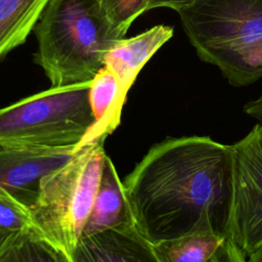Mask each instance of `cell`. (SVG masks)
<instances>
[{
	"label": "cell",
	"instance_id": "1",
	"mask_svg": "<svg viewBox=\"0 0 262 262\" xmlns=\"http://www.w3.org/2000/svg\"><path fill=\"white\" fill-rule=\"evenodd\" d=\"M123 185L135 227L151 245L195 233L229 237L230 144L168 137L148 149Z\"/></svg>",
	"mask_w": 262,
	"mask_h": 262
},
{
	"label": "cell",
	"instance_id": "2",
	"mask_svg": "<svg viewBox=\"0 0 262 262\" xmlns=\"http://www.w3.org/2000/svg\"><path fill=\"white\" fill-rule=\"evenodd\" d=\"M34 32L35 62L51 87L90 82L103 67L106 52L125 37L98 0H50Z\"/></svg>",
	"mask_w": 262,
	"mask_h": 262
},
{
	"label": "cell",
	"instance_id": "3",
	"mask_svg": "<svg viewBox=\"0 0 262 262\" xmlns=\"http://www.w3.org/2000/svg\"><path fill=\"white\" fill-rule=\"evenodd\" d=\"M177 13L199 57L229 84L262 77V0H198Z\"/></svg>",
	"mask_w": 262,
	"mask_h": 262
},
{
	"label": "cell",
	"instance_id": "4",
	"mask_svg": "<svg viewBox=\"0 0 262 262\" xmlns=\"http://www.w3.org/2000/svg\"><path fill=\"white\" fill-rule=\"evenodd\" d=\"M104 141L81 147L40 181L29 208L31 228L68 261L82 237L98 189L106 154Z\"/></svg>",
	"mask_w": 262,
	"mask_h": 262
},
{
	"label": "cell",
	"instance_id": "5",
	"mask_svg": "<svg viewBox=\"0 0 262 262\" xmlns=\"http://www.w3.org/2000/svg\"><path fill=\"white\" fill-rule=\"evenodd\" d=\"M90 82L50 87L0 108V147L76 150L94 121Z\"/></svg>",
	"mask_w": 262,
	"mask_h": 262
},
{
	"label": "cell",
	"instance_id": "6",
	"mask_svg": "<svg viewBox=\"0 0 262 262\" xmlns=\"http://www.w3.org/2000/svg\"><path fill=\"white\" fill-rule=\"evenodd\" d=\"M232 150V212L229 238L248 257L262 245V123Z\"/></svg>",
	"mask_w": 262,
	"mask_h": 262
},
{
	"label": "cell",
	"instance_id": "7",
	"mask_svg": "<svg viewBox=\"0 0 262 262\" xmlns=\"http://www.w3.org/2000/svg\"><path fill=\"white\" fill-rule=\"evenodd\" d=\"M75 154V148L0 147V195L15 199L29 209L42 178Z\"/></svg>",
	"mask_w": 262,
	"mask_h": 262
},
{
	"label": "cell",
	"instance_id": "8",
	"mask_svg": "<svg viewBox=\"0 0 262 262\" xmlns=\"http://www.w3.org/2000/svg\"><path fill=\"white\" fill-rule=\"evenodd\" d=\"M61 262H160L135 225L81 237L71 260Z\"/></svg>",
	"mask_w": 262,
	"mask_h": 262
},
{
	"label": "cell",
	"instance_id": "9",
	"mask_svg": "<svg viewBox=\"0 0 262 262\" xmlns=\"http://www.w3.org/2000/svg\"><path fill=\"white\" fill-rule=\"evenodd\" d=\"M119 78L103 66L90 82L89 104L93 116V124L76 148L104 141L121 123V114L127 100Z\"/></svg>",
	"mask_w": 262,
	"mask_h": 262
},
{
	"label": "cell",
	"instance_id": "10",
	"mask_svg": "<svg viewBox=\"0 0 262 262\" xmlns=\"http://www.w3.org/2000/svg\"><path fill=\"white\" fill-rule=\"evenodd\" d=\"M172 36V27L158 25L135 37L123 38L106 52L103 66L119 78L128 93L145 63Z\"/></svg>",
	"mask_w": 262,
	"mask_h": 262
},
{
	"label": "cell",
	"instance_id": "11",
	"mask_svg": "<svg viewBox=\"0 0 262 262\" xmlns=\"http://www.w3.org/2000/svg\"><path fill=\"white\" fill-rule=\"evenodd\" d=\"M131 225L135 224L123 182L111 158L106 155L96 196L82 237Z\"/></svg>",
	"mask_w": 262,
	"mask_h": 262
},
{
	"label": "cell",
	"instance_id": "12",
	"mask_svg": "<svg viewBox=\"0 0 262 262\" xmlns=\"http://www.w3.org/2000/svg\"><path fill=\"white\" fill-rule=\"evenodd\" d=\"M50 0H0V59L25 43Z\"/></svg>",
	"mask_w": 262,
	"mask_h": 262
},
{
	"label": "cell",
	"instance_id": "13",
	"mask_svg": "<svg viewBox=\"0 0 262 262\" xmlns=\"http://www.w3.org/2000/svg\"><path fill=\"white\" fill-rule=\"evenodd\" d=\"M225 238L195 233L151 245L160 262H208Z\"/></svg>",
	"mask_w": 262,
	"mask_h": 262
},
{
	"label": "cell",
	"instance_id": "14",
	"mask_svg": "<svg viewBox=\"0 0 262 262\" xmlns=\"http://www.w3.org/2000/svg\"><path fill=\"white\" fill-rule=\"evenodd\" d=\"M62 255L32 228L15 231L0 250V262H61Z\"/></svg>",
	"mask_w": 262,
	"mask_h": 262
},
{
	"label": "cell",
	"instance_id": "15",
	"mask_svg": "<svg viewBox=\"0 0 262 262\" xmlns=\"http://www.w3.org/2000/svg\"><path fill=\"white\" fill-rule=\"evenodd\" d=\"M112 25L124 36L132 23L146 11L147 0H98Z\"/></svg>",
	"mask_w": 262,
	"mask_h": 262
},
{
	"label": "cell",
	"instance_id": "16",
	"mask_svg": "<svg viewBox=\"0 0 262 262\" xmlns=\"http://www.w3.org/2000/svg\"><path fill=\"white\" fill-rule=\"evenodd\" d=\"M0 227L12 231L31 228L29 209L15 199L0 195Z\"/></svg>",
	"mask_w": 262,
	"mask_h": 262
},
{
	"label": "cell",
	"instance_id": "17",
	"mask_svg": "<svg viewBox=\"0 0 262 262\" xmlns=\"http://www.w3.org/2000/svg\"><path fill=\"white\" fill-rule=\"evenodd\" d=\"M208 262H247L244 253L227 237Z\"/></svg>",
	"mask_w": 262,
	"mask_h": 262
},
{
	"label": "cell",
	"instance_id": "18",
	"mask_svg": "<svg viewBox=\"0 0 262 262\" xmlns=\"http://www.w3.org/2000/svg\"><path fill=\"white\" fill-rule=\"evenodd\" d=\"M195 1L198 0H147L146 11L159 7H168L178 11L180 8L185 7Z\"/></svg>",
	"mask_w": 262,
	"mask_h": 262
},
{
	"label": "cell",
	"instance_id": "19",
	"mask_svg": "<svg viewBox=\"0 0 262 262\" xmlns=\"http://www.w3.org/2000/svg\"><path fill=\"white\" fill-rule=\"evenodd\" d=\"M244 112L252 118L258 120L259 123H262V94H260L256 99L246 103L244 106Z\"/></svg>",
	"mask_w": 262,
	"mask_h": 262
},
{
	"label": "cell",
	"instance_id": "20",
	"mask_svg": "<svg viewBox=\"0 0 262 262\" xmlns=\"http://www.w3.org/2000/svg\"><path fill=\"white\" fill-rule=\"evenodd\" d=\"M15 231L12 230H8L5 228H1L0 227V250L3 248V246L9 241V238L13 235Z\"/></svg>",
	"mask_w": 262,
	"mask_h": 262
},
{
	"label": "cell",
	"instance_id": "21",
	"mask_svg": "<svg viewBox=\"0 0 262 262\" xmlns=\"http://www.w3.org/2000/svg\"><path fill=\"white\" fill-rule=\"evenodd\" d=\"M247 262H262V245L248 256Z\"/></svg>",
	"mask_w": 262,
	"mask_h": 262
}]
</instances>
